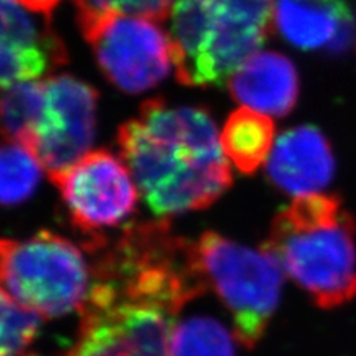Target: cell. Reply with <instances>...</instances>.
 I'll list each match as a JSON object with an SVG mask.
<instances>
[{
  "instance_id": "7a4b0ae2",
  "label": "cell",
  "mask_w": 356,
  "mask_h": 356,
  "mask_svg": "<svg viewBox=\"0 0 356 356\" xmlns=\"http://www.w3.org/2000/svg\"><path fill=\"white\" fill-rule=\"evenodd\" d=\"M355 221L334 195L296 197L273 218L264 248L322 309L356 297Z\"/></svg>"
},
{
  "instance_id": "7c38bea8",
  "label": "cell",
  "mask_w": 356,
  "mask_h": 356,
  "mask_svg": "<svg viewBox=\"0 0 356 356\" xmlns=\"http://www.w3.org/2000/svg\"><path fill=\"white\" fill-rule=\"evenodd\" d=\"M352 22L346 0H275L273 27L300 49L344 47Z\"/></svg>"
},
{
  "instance_id": "2e32d148",
  "label": "cell",
  "mask_w": 356,
  "mask_h": 356,
  "mask_svg": "<svg viewBox=\"0 0 356 356\" xmlns=\"http://www.w3.org/2000/svg\"><path fill=\"white\" fill-rule=\"evenodd\" d=\"M43 316L2 291L0 356H22L36 339Z\"/></svg>"
},
{
  "instance_id": "3957f363",
  "label": "cell",
  "mask_w": 356,
  "mask_h": 356,
  "mask_svg": "<svg viewBox=\"0 0 356 356\" xmlns=\"http://www.w3.org/2000/svg\"><path fill=\"white\" fill-rule=\"evenodd\" d=\"M275 0H177L170 36L177 79L221 86L260 52L273 29Z\"/></svg>"
},
{
  "instance_id": "5bb4252c",
  "label": "cell",
  "mask_w": 356,
  "mask_h": 356,
  "mask_svg": "<svg viewBox=\"0 0 356 356\" xmlns=\"http://www.w3.org/2000/svg\"><path fill=\"white\" fill-rule=\"evenodd\" d=\"M168 356H235V343L220 321L192 316L174 327Z\"/></svg>"
},
{
  "instance_id": "277c9868",
  "label": "cell",
  "mask_w": 356,
  "mask_h": 356,
  "mask_svg": "<svg viewBox=\"0 0 356 356\" xmlns=\"http://www.w3.org/2000/svg\"><path fill=\"white\" fill-rule=\"evenodd\" d=\"M0 252L3 291L43 319L81 310L91 293L92 264L60 235L40 232L24 241L3 239Z\"/></svg>"
},
{
  "instance_id": "5b68a950",
  "label": "cell",
  "mask_w": 356,
  "mask_h": 356,
  "mask_svg": "<svg viewBox=\"0 0 356 356\" xmlns=\"http://www.w3.org/2000/svg\"><path fill=\"white\" fill-rule=\"evenodd\" d=\"M196 243L208 284L232 315L233 336L252 349L280 305L281 263L266 248H248L217 232L204 233Z\"/></svg>"
},
{
  "instance_id": "6da1fadb",
  "label": "cell",
  "mask_w": 356,
  "mask_h": 356,
  "mask_svg": "<svg viewBox=\"0 0 356 356\" xmlns=\"http://www.w3.org/2000/svg\"><path fill=\"white\" fill-rule=\"evenodd\" d=\"M118 141L138 191L156 216L213 205L232 184L227 156L204 108L149 99L119 128Z\"/></svg>"
},
{
  "instance_id": "9a60e30c",
  "label": "cell",
  "mask_w": 356,
  "mask_h": 356,
  "mask_svg": "<svg viewBox=\"0 0 356 356\" xmlns=\"http://www.w3.org/2000/svg\"><path fill=\"white\" fill-rule=\"evenodd\" d=\"M42 163L24 146L6 141L0 156V191L5 205H15L26 200L39 183Z\"/></svg>"
},
{
  "instance_id": "4fadbf2b",
  "label": "cell",
  "mask_w": 356,
  "mask_h": 356,
  "mask_svg": "<svg viewBox=\"0 0 356 356\" xmlns=\"http://www.w3.org/2000/svg\"><path fill=\"white\" fill-rule=\"evenodd\" d=\"M275 124L270 116L248 107L233 111L221 132L227 159L243 174H252L267 162L273 150Z\"/></svg>"
},
{
  "instance_id": "ba28073f",
  "label": "cell",
  "mask_w": 356,
  "mask_h": 356,
  "mask_svg": "<svg viewBox=\"0 0 356 356\" xmlns=\"http://www.w3.org/2000/svg\"><path fill=\"white\" fill-rule=\"evenodd\" d=\"M52 183L60 188L73 225L91 235L118 226L138 204V186L128 165L107 150L86 153Z\"/></svg>"
},
{
  "instance_id": "8992f818",
  "label": "cell",
  "mask_w": 356,
  "mask_h": 356,
  "mask_svg": "<svg viewBox=\"0 0 356 356\" xmlns=\"http://www.w3.org/2000/svg\"><path fill=\"white\" fill-rule=\"evenodd\" d=\"M99 69L128 94H140L162 82L174 65L172 42L161 21L107 15L82 27Z\"/></svg>"
},
{
  "instance_id": "e0dca14e",
  "label": "cell",
  "mask_w": 356,
  "mask_h": 356,
  "mask_svg": "<svg viewBox=\"0 0 356 356\" xmlns=\"http://www.w3.org/2000/svg\"><path fill=\"white\" fill-rule=\"evenodd\" d=\"M67 356H147L118 327L106 321L81 322L79 337Z\"/></svg>"
},
{
  "instance_id": "ffe728a7",
  "label": "cell",
  "mask_w": 356,
  "mask_h": 356,
  "mask_svg": "<svg viewBox=\"0 0 356 356\" xmlns=\"http://www.w3.org/2000/svg\"><path fill=\"white\" fill-rule=\"evenodd\" d=\"M22 356H24V355H22ZM30 356H35V355H30Z\"/></svg>"
},
{
  "instance_id": "52a82bcc",
  "label": "cell",
  "mask_w": 356,
  "mask_h": 356,
  "mask_svg": "<svg viewBox=\"0 0 356 356\" xmlns=\"http://www.w3.org/2000/svg\"><path fill=\"white\" fill-rule=\"evenodd\" d=\"M42 82L40 106L22 146L36 156L52 180L89 153L98 95L92 86L69 74Z\"/></svg>"
},
{
  "instance_id": "30bf717a",
  "label": "cell",
  "mask_w": 356,
  "mask_h": 356,
  "mask_svg": "<svg viewBox=\"0 0 356 356\" xmlns=\"http://www.w3.org/2000/svg\"><path fill=\"white\" fill-rule=\"evenodd\" d=\"M334 170L336 161L330 141L310 125L284 132L267 159L272 183L296 197L324 191L332 180Z\"/></svg>"
},
{
  "instance_id": "9c48e42d",
  "label": "cell",
  "mask_w": 356,
  "mask_h": 356,
  "mask_svg": "<svg viewBox=\"0 0 356 356\" xmlns=\"http://www.w3.org/2000/svg\"><path fill=\"white\" fill-rule=\"evenodd\" d=\"M2 43H0V82L8 88L19 82L38 81L42 74L65 63L61 39L48 21L33 18L31 10L17 0H0Z\"/></svg>"
},
{
  "instance_id": "ac0fdd59",
  "label": "cell",
  "mask_w": 356,
  "mask_h": 356,
  "mask_svg": "<svg viewBox=\"0 0 356 356\" xmlns=\"http://www.w3.org/2000/svg\"><path fill=\"white\" fill-rule=\"evenodd\" d=\"M81 29L107 15H134L156 21L170 18L175 0H73Z\"/></svg>"
},
{
  "instance_id": "8fae6325",
  "label": "cell",
  "mask_w": 356,
  "mask_h": 356,
  "mask_svg": "<svg viewBox=\"0 0 356 356\" xmlns=\"http://www.w3.org/2000/svg\"><path fill=\"white\" fill-rule=\"evenodd\" d=\"M232 97L243 107L267 116L288 115L298 98V73L284 54L257 52L227 82Z\"/></svg>"
},
{
  "instance_id": "d6986e66",
  "label": "cell",
  "mask_w": 356,
  "mask_h": 356,
  "mask_svg": "<svg viewBox=\"0 0 356 356\" xmlns=\"http://www.w3.org/2000/svg\"><path fill=\"white\" fill-rule=\"evenodd\" d=\"M17 2L24 6L26 9L31 10V13L48 18L51 17L52 10L58 5L60 0H17Z\"/></svg>"
}]
</instances>
